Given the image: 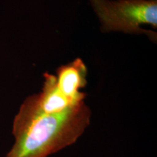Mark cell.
<instances>
[{
	"label": "cell",
	"instance_id": "1",
	"mask_svg": "<svg viewBox=\"0 0 157 157\" xmlns=\"http://www.w3.org/2000/svg\"><path fill=\"white\" fill-rule=\"evenodd\" d=\"M90 118L84 101L61 112L45 113L35 95L29 96L14 119L15 143L6 157H48L74 144L89 126Z\"/></svg>",
	"mask_w": 157,
	"mask_h": 157
},
{
	"label": "cell",
	"instance_id": "2",
	"mask_svg": "<svg viewBox=\"0 0 157 157\" xmlns=\"http://www.w3.org/2000/svg\"><path fill=\"white\" fill-rule=\"evenodd\" d=\"M99 17L103 32L120 31L127 34H145L156 42V34L141 28L157 27V0H89Z\"/></svg>",
	"mask_w": 157,
	"mask_h": 157
},
{
	"label": "cell",
	"instance_id": "3",
	"mask_svg": "<svg viewBox=\"0 0 157 157\" xmlns=\"http://www.w3.org/2000/svg\"><path fill=\"white\" fill-rule=\"evenodd\" d=\"M57 85L60 91L72 101H84L86 94L81 89L87 84V68L83 60L76 58L59 67L56 71Z\"/></svg>",
	"mask_w": 157,
	"mask_h": 157
},
{
	"label": "cell",
	"instance_id": "4",
	"mask_svg": "<svg viewBox=\"0 0 157 157\" xmlns=\"http://www.w3.org/2000/svg\"><path fill=\"white\" fill-rule=\"evenodd\" d=\"M42 91L35 95L39 109L45 113L61 112L73 105L80 103L71 100L59 89L56 82V76L45 72Z\"/></svg>",
	"mask_w": 157,
	"mask_h": 157
}]
</instances>
